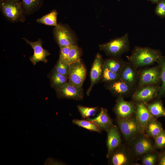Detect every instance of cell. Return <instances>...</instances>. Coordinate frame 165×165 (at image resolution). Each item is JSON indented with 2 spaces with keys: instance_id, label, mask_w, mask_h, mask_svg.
<instances>
[{
  "instance_id": "obj_1",
  "label": "cell",
  "mask_w": 165,
  "mask_h": 165,
  "mask_svg": "<svg viewBox=\"0 0 165 165\" xmlns=\"http://www.w3.org/2000/svg\"><path fill=\"white\" fill-rule=\"evenodd\" d=\"M162 55L161 51L158 50L135 46L131 54L127 57L129 62L138 69L156 62Z\"/></svg>"
},
{
  "instance_id": "obj_2",
  "label": "cell",
  "mask_w": 165,
  "mask_h": 165,
  "mask_svg": "<svg viewBox=\"0 0 165 165\" xmlns=\"http://www.w3.org/2000/svg\"><path fill=\"white\" fill-rule=\"evenodd\" d=\"M100 50L112 57H118L128 51L130 47L128 34L99 46Z\"/></svg>"
},
{
  "instance_id": "obj_3",
  "label": "cell",
  "mask_w": 165,
  "mask_h": 165,
  "mask_svg": "<svg viewBox=\"0 0 165 165\" xmlns=\"http://www.w3.org/2000/svg\"><path fill=\"white\" fill-rule=\"evenodd\" d=\"M138 87L148 85H160L161 69L159 65L138 71Z\"/></svg>"
},
{
  "instance_id": "obj_4",
  "label": "cell",
  "mask_w": 165,
  "mask_h": 165,
  "mask_svg": "<svg viewBox=\"0 0 165 165\" xmlns=\"http://www.w3.org/2000/svg\"><path fill=\"white\" fill-rule=\"evenodd\" d=\"M160 85H148L136 88L133 94V100L136 102L148 103L158 97Z\"/></svg>"
},
{
  "instance_id": "obj_5",
  "label": "cell",
  "mask_w": 165,
  "mask_h": 165,
  "mask_svg": "<svg viewBox=\"0 0 165 165\" xmlns=\"http://www.w3.org/2000/svg\"><path fill=\"white\" fill-rule=\"evenodd\" d=\"M86 76V69L81 59L69 64L68 82L82 87Z\"/></svg>"
},
{
  "instance_id": "obj_6",
  "label": "cell",
  "mask_w": 165,
  "mask_h": 165,
  "mask_svg": "<svg viewBox=\"0 0 165 165\" xmlns=\"http://www.w3.org/2000/svg\"><path fill=\"white\" fill-rule=\"evenodd\" d=\"M0 2L2 11L9 20L14 21L20 18L24 10L21 1L2 0Z\"/></svg>"
},
{
  "instance_id": "obj_7",
  "label": "cell",
  "mask_w": 165,
  "mask_h": 165,
  "mask_svg": "<svg viewBox=\"0 0 165 165\" xmlns=\"http://www.w3.org/2000/svg\"><path fill=\"white\" fill-rule=\"evenodd\" d=\"M117 122L121 133L126 140L133 138L140 133L135 117L131 116L125 119L117 118Z\"/></svg>"
},
{
  "instance_id": "obj_8",
  "label": "cell",
  "mask_w": 165,
  "mask_h": 165,
  "mask_svg": "<svg viewBox=\"0 0 165 165\" xmlns=\"http://www.w3.org/2000/svg\"><path fill=\"white\" fill-rule=\"evenodd\" d=\"M54 35L60 48L76 44L74 35L64 25L58 24L55 26Z\"/></svg>"
},
{
  "instance_id": "obj_9",
  "label": "cell",
  "mask_w": 165,
  "mask_h": 165,
  "mask_svg": "<svg viewBox=\"0 0 165 165\" xmlns=\"http://www.w3.org/2000/svg\"><path fill=\"white\" fill-rule=\"evenodd\" d=\"M136 105L131 101H125L122 96L118 97L113 110L117 118L125 119L128 118L135 113Z\"/></svg>"
},
{
  "instance_id": "obj_10",
  "label": "cell",
  "mask_w": 165,
  "mask_h": 165,
  "mask_svg": "<svg viewBox=\"0 0 165 165\" xmlns=\"http://www.w3.org/2000/svg\"><path fill=\"white\" fill-rule=\"evenodd\" d=\"M57 97L62 99L82 100L83 97L82 87H78L68 82L56 91Z\"/></svg>"
},
{
  "instance_id": "obj_11",
  "label": "cell",
  "mask_w": 165,
  "mask_h": 165,
  "mask_svg": "<svg viewBox=\"0 0 165 165\" xmlns=\"http://www.w3.org/2000/svg\"><path fill=\"white\" fill-rule=\"evenodd\" d=\"M60 49L58 60L63 64L69 65L81 59L82 51L77 45L63 47Z\"/></svg>"
},
{
  "instance_id": "obj_12",
  "label": "cell",
  "mask_w": 165,
  "mask_h": 165,
  "mask_svg": "<svg viewBox=\"0 0 165 165\" xmlns=\"http://www.w3.org/2000/svg\"><path fill=\"white\" fill-rule=\"evenodd\" d=\"M119 79L135 88L139 79L138 71L129 62H125L119 74Z\"/></svg>"
},
{
  "instance_id": "obj_13",
  "label": "cell",
  "mask_w": 165,
  "mask_h": 165,
  "mask_svg": "<svg viewBox=\"0 0 165 165\" xmlns=\"http://www.w3.org/2000/svg\"><path fill=\"white\" fill-rule=\"evenodd\" d=\"M23 39L33 50V54L29 58L33 64L35 65L38 62L41 61L46 63L47 61L46 57L50 55V53L42 47V40L38 39L36 41L32 42L25 38Z\"/></svg>"
},
{
  "instance_id": "obj_14",
  "label": "cell",
  "mask_w": 165,
  "mask_h": 165,
  "mask_svg": "<svg viewBox=\"0 0 165 165\" xmlns=\"http://www.w3.org/2000/svg\"><path fill=\"white\" fill-rule=\"evenodd\" d=\"M103 61L102 56L99 53L95 56L90 73V84L86 91L89 96L93 86L101 79L103 68Z\"/></svg>"
},
{
  "instance_id": "obj_15",
  "label": "cell",
  "mask_w": 165,
  "mask_h": 165,
  "mask_svg": "<svg viewBox=\"0 0 165 165\" xmlns=\"http://www.w3.org/2000/svg\"><path fill=\"white\" fill-rule=\"evenodd\" d=\"M136 105L135 117L140 133L143 134L145 131L148 122L153 117L150 113L144 103L137 102Z\"/></svg>"
},
{
  "instance_id": "obj_16",
  "label": "cell",
  "mask_w": 165,
  "mask_h": 165,
  "mask_svg": "<svg viewBox=\"0 0 165 165\" xmlns=\"http://www.w3.org/2000/svg\"><path fill=\"white\" fill-rule=\"evenodd\" d=\"M106 87L115 95L123 97L130 94L133 92L135 89L119 79L107 83Z\"/></svg>"
},
{
  "instance_id": "obj_17",
  "label": "cell",
  "mask_w": 165,
  "mask_h": 165,
  "mask_svg": "<svg viewBox=\"0 0 165 165\" xmlns=\"http://www.w3.org/2000/svg\"><path fill=\"white\" fill-rule=\"evenodd\" d=\"M107 133L106 157L109 158L114 150L121 145V139L118 127L113 124Z\"/></svg>"
},
{
  "instance_id": "obj_18",
  "label": "cell",
  "mask_w": 165,
  "mask_h": 165,
  "mask_svg": "<svg viewBox=\"0 0 165 165\" xmlns=\"http://www.w3.org/2000/svg\"><path fill=\"white\" fill-rule=\"evenodd\" d=\"M110 157L111 163L113 165H127L131 160L129 152L121 145L114 150Z\"/></svg>"
},
{
  "instance_id": "obj_19",
  "label": "cell",
  "mask_w": 165,
  "mask_h": 165,
  "mask_svg": "<svg viewBox=\"0 0 165 165\" xmlns=\"http://www.w3.org/2000/svg\"><path fill=\"white\" fill-rule=\"evenodd\" d=\"M134 153L139 156L150 152L153 149L152 142L146 136H141L137 138L133 144Z\"/></svg>"
},
{
  "instance_id": "obj_20",
  "label": "cell",
  "mask_w": 165,
  "mask_h": 165,
  "mask_svg": "<svg viewBox=\"0 0 165 165\" xmlns=\"http://www.w3.org/2000/svg\"><path fill=\"white\" fill-rule=\"evenodd\" d=\"M87 120L92 122L101 129L107 132L112 124V120L107 111L105 108H101L99 113L96 117L88 118Z\"/></svg>"
},
{
  "instance_id": "obj_21",
  "label": "cell",
  "mask_w": 165,
  "mask_h": 165,
  "mask_svg": "<svg viewBox=\"0 0 165 165\" xmlns=\"http://www.w3.org/2000/svg\"><path fill=\"white\" fill-rule=\"evenodd\" d=\"M160 98L157 97V99L152 103H145L151 115L156 118L165 117V108Z\"/></svg>"
},
{
  "instance_id": "obj_22",
  "label": "cell",
  "mask_w": 165,
  "mask_h": 165,
  "mask_svg": "<svg viewBox=\"0 0 165 165\" xmlns=\"http://www.w3.org/2000/svg\"><path fill=\"white\" fill-rule=\"evenodd\" d=\"M163 130L160 123L156 118L153 117L148 122L145 131L148 137H152L155 140Z\"/></svg>"
},
{
  "instance_id": "obj_23",
  "label": "cell",
  "mask_w": 165,
  "mask_h": 165,
  "mask_svg": "<svg viewBox=\"0 0 165 165\" xmlns=\"http://www.w3.org/2000/svg\"><path fill=\"white\" fill-rule=\"evenodd\" d=\"M52 88L56 91L66 83L68 78L57 72L53 69L49 75Z\"/></svg>"
},
{
  "instance_id": "obj_24",
  "label": "cell",
  "mask_w": 165,
  "mask_h": 165,
  "mask_svg": "<svg viewBox=\"0 0 165 165\" xmlns=\"http://www.w3.org/2000/svg\"><path fill=\"white\" fill-rule=\"evenodd\" d=\"M125 62L118 57H112L103 61V64L110 70L118 74H119Z\"/></svg>"
},
{
  "instance_id": "obj_25",
  "label": "cell",
  "mask_w": 165,
  "mask_h": 165,
  "mask_svg": "<svg viewBox=\"0 0 165 165\" xmlns=\"http://www.w3.org/2000/svg\"><path fill=\"white\" fill-rule=\"evenodd\" d=\"M156 62L161 69V85L159 91L158 97H165V56H161Z\"/></svg>"
},
{
  "instance_id": "obj_26",
  "label": "cell",
  "mask_w": 165,
  "mask_h": 165,
  "mask_svg": "<svg viewBox=\"0 0 165 165\" xmlns=\"http://www.w3.org/2000/svg\"><path fill=\"white\" fill-rule=\"evenodd\" d=\"M58 13L56 10H53L50 13L38 18L37 22L40 24L46 25L56 26L58 24L57 23Z\"/></svg>"
},
{
  "instance_id": "obj_27",
  "label": "cell",
  "mask_w": 165,
  "mask_h": 165,
  "mask_svg": "<svg viewBox=\"0 0 165 165\" xmlns=\"http://www.w3.org/2000/svg\"><path fill=\"white\" fill-rule=\"evenodd\" d=\"M72 122L75 124L89 130L98 133L101 132V129L97 125L88 120L74 119L72 120Z\"/></svg>"
},
{
  "instance_id": "obj_28",
  "label": "cell",
  "mask_w": 165,
  "mask_h": 165,
  "mask_svg": "<svg viewBox=\"0 0 165 165\" xmlns=\"http://www.w3.org/2000/svg\"><path fill=\"white\" fill-rule=\"evenodd\" d=\"M42 0H21L24 10L28 13L32 12L40 6Z\"/></svg>"
},
{
  "instance_id": "obj_29",
  "label": "cell",
  "mask_w": 165,
  "mask_h": 165,
  "mask_svg": "<svg viewBox=\"0 0 165 165\" xmlns=\"http://www.w3.org/2000/svg\"><path fill=\"white\" fill-rule=\"evenodd\" d=\"M119 74L114 73L110 70L105 64H103V72L101 80L108 83L119 79Z\"/></svg>"
},
{
  "instance_id": "obj_30",
  "label": "cell",
  "mask_w": 165,
  "mask_h": 165,
  "mask_svg": "<svg viewBox=\"0 0 165 165\" xmlns=\"http://www.w3.org/2000/svg\"><path fill=\"white\" fill-rule=\"evenodd\" d=\"M78 109L83 119L94 116L98 110V107H90L81 105L77 106Z\"/></svg>"
},
{
  "instance_id": "obj_31",
  "label": "cell",
  "mask_w": 165,
  "mask_h": 165,
  "mask_svg": "<svg viewBox=\"0 0 165 165\" xmlns=\"http://www.w3.org/2000/svg\"><path fill=\"white\" fill-rule=\"evenodd\" d=\"M142 159V163L145 165H154L158 160L159 154L153 153H146Z\"/></svg>"
},
{
  "instance_id": "obj_32",
  "label": "cell",
  "mask_w": 165,
  "mask_h": 165,
  "mask_svg": "<svg viewBox=\"0 0 165 165\" xmlns=\"http://www.w3.org/2000/svg\"><path fill=\"white\" fill-rule=\"evenodd\" d=\"M54 69L57 72L68 78L69 64H63L58 60Z\"/></svg>"
},
{
  "instance_id": "obj_33",
  "label": "cell",
  "mask_w": 165,
  "mask_h": 165,
  "mask_svg": "<svg viewBox=\"0 0 165 165\" xmlns=\"http://www.w3.org/2000/svg\"><path fill=\"white\" fill-rule=\"evenodd\" d=\"M155 140V145L156 148L162 149L165 148V130L163 129Z\"/></svg>"
},
{
  "instance_id": "obj_34",
  "label": "cell",
  "mask_w": 165,
  "mask_h": 165,
  "mask_svg": "<svg viewBox=\"0 0 165 165\" xmlns=\"http://www.w3.org/2000/svg\"><path fill=\"white\" fill-rule=\"evenodd\" d=\"M155 12L160 17H165V0H161L157 3Z\"/></svg>"
},
{
  "instance_id": "obj_35",
  "label": "cell",
  "mask_w": 165,
  "mask_h": 165,
  "mask_svg": "<svg viewBox=\"0 0 165 165\" xmlns=\"http://www.w3.org/2000/svg\"><path fill=\"white\" fill-rule=\"evenodd\" d=\"M158 164L165 165V150L159 154Z\"/></svg>"
},
{
  "instance_id": "obj_36",
  "label": "cell",
  "mask_w": 165,
  "mask_h": 165,
  "mask_svg": "<svg viewBox=\"0 0 165 165\" xmlns=\"http://www.w3.org/2000/svg\"><path fill=\"white\" fill-rule=\"evenodd\" d=\"M148 1H150L152 3L157 4L159 1L161 0H147Z\"/></svg>"
},
{
  "instance_id": "obj_37",
  "label": "cell",
  "mask_w": 165,
  "mask_h": 165,
  "mask_svg": "<svg viewBox=\"0 0 165 165\" xmlns=\"http://www.w3.org/2000/svg\"><path fill=\"white\" fill-rule=\"evenodd\" d=\"M15 2H19L21 1V0H10Z\"/></svg>"
},
{
  "instance_id": "obj_38",
  "label": "cell",
  "mask_w": 165,
  "mask_h": 165,
  "mask_svg": "<svg viewBox=\"0 0 165 165\" xmlns=\"http://www.w3.org/2000/svg\"><path fill=\"white\" fill-rule=\"evenodd\" d=\"M1 0H0V1H1Z\"/></svg>"
}]
</instances>
